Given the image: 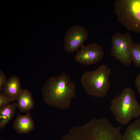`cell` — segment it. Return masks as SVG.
<instances>
[{
	"label": "cell",
	"instance_id": "cell-5",
	"mask_svg": "<svg viewBox=\"0 0 140 140\" xmlns=\"http://www.w3.org/2000/svg\"><path fill=\"white\" fill-rule=\"evenodd\" d=\"M89 123L90 140H120L122 127L114 125L107 118H94Z\"/></svg>",
	"mask_w": 140,
	"mask_h": 140
},
{
	"label": "cell",
	"instance_id": "cell-2",
	"mask_svg": "<svg viewBox=\"0 0 140 140\" xmlns=\"http://www.w3.org/2000/svg\"><path fill=\"white\" fill-rule=\"evenodd\" d=\"M110 109L117 122L122 125L129 123L133 118L140 116V104L131 88H124L110 103Z\"/></svg>",
	"mask_w": 140,
	"mask_h": 140
},
{
	"label": "cell",
	"instance_id": "cell-18",
	"mask_svg": "<svg viewBox=\"0 0 140 140\" xmlns=\"http://www.w3.org/2000/svg\"><path fill=\"white\" fill-rule=\"evenodd\" d=\"M3 140V139H2V140Z\"/></svg>",
	"mask_w": 140,
	"mask_h": 140
},
{
	"label": "cell",
	"instance_id": "cell-8",
	"mask_svg": "<svg viewBox=\"0 0 140 140\" xmlns=\"http://www.w3.org/2000/svg\"><path fill=\"white\" fill-rule=\"evenodd\" d=\"M104 51L102 47L95 43L82 46L75 55L74 59L81 64L90 65L99 62L103 58Z\"/></svg>",
	"mask_w": 140,
	"mask_h": 140
},
{
	"label": "cell",
	"instance_id": "cell-1",
	"mask_svg": "<svg viewBox=\"0 0 140 140\" xmlns=\"http://www.w3.org/2000/svg\"><path fill=\"white\" fill-rule=\"evenodd\" d=\"M75 83L70 76L62 73L48 78L41 87L44 102L48 105L63 109L69 107L75 97Z\"/></svg>",
	"mask_w": 140,
	"mask_h": 140
},
{
	"label": "cell",
	"instance_id": "cell-4",
	"mask_svg": "<svg viewBox=\"0 0 140 140\" xmlns=\"http://www.w3.org/2000/svg\"><path fill=\"white\" fill-rule=\"evenodd\" d=\"M115 12L118 21L128 30L140 33V0H116Z\"/></svg>",
	"mask_w": 140,
	"mask_h": 140
},
{
	"label": "cell",
	"instance_id": "cell-14",
	"mask_svg": "<svg viewBox=\"0 0 140 140\" xmlns=\"http://www.w3.org/2000/svg\"><path fill=\"white\" fill-rule=\"evenodd\" d=\"M130 53L132 61L136 66L140 67V43L132 44Z\"/></svg>",
	"mask_w": 140,
	"mask_h": 140
},
{
	"label": "cell",
	"instance_id": "cell-9",
	"mask_svg": "<svg viewBox=\"0 0 140 140\" xmlns=\"http://www.w3.org/2000/svg\"><path fill=\"white\" fill-rule=\"evenodd\" d=\"M13 128L19 134H27L34 130V122L30 113L17 115L14 121Z\"/></svg>",
	"mask_w": 140,
	"mask_h": 140
},
{
	"label": "cell",
	"instance_id": "cell-13",
	"mask_svg": "<svg viewBox=\"0 0 140 140\" xmlns=\"http://www.w3.org/2000/svg\"><path fill=\"white\" fill-rule=\"evenodd\" d=\"M122 140H140V118L128 127Z\"/></svg>",
	"mask_w": 140,
	"mask_h": 140
},
{
	"label": "cell",
	"instance_id": "cell-15",
	"mask_svg": "<svg viewBox=\"0 0 140 140\" xmlns=\"http://www.w3.org/2000/svg\"><path fill=\"white\" fill-rule=\"evenodd\" d=\"M13 101L11 99L4 93H0V108L6 106Z\"/></svg>",
	"mask_w": 140,
	"mask_h": 140
},
{
	"label": "cell",
	"instance_id": "cell-16",
	"mask_svg": "<svg viewBox=\"0 0 140 140\" xmlns=\"http://www.w3.org/2000/svg\"><path fill=\"white\" fill-rule=\"evenodd\" d=\"M8 80L4 72L1 69L0 70V91L6 83Z\"/></svg>",
	"mask_w": 140,
	"mask_h": 140
},
{
	"label": "cell",
	"instance_id": "cell-6",
	"mask_svg": "<svg viewBox=\"0 0 140 140\" xmlns=\"http://www.w3.org/2000/svg\"><path fill=\"white\" fill-rule=\"evenodd\" d=\"M132 36L128 33H115L111 39L112 56L126 66L130 65L132 61L130 48L134 43Z\"/></svg>",
	"mask_w": 140,
	"mask_h": 140
},
{
	"label": "cell",
	"instance_id": "cell-10",
	"mask_svg": "<svg viewBox=\"0 0 140 140\" xmlns=\"http://www.w3.org/2000/svg\"><path fill=\"white\" fill-rule=\"evenodd\" d=\"M22 89L19 78L18 76L13 75L8 80L1 91H2L13 101L17 100Z\"/></svg>",
	"mask_w": 140,
	"mask_h": 140
},
{
	"label": "cell",
	"instance_id": "cell-17",
	"mask_svg": "<svg viewBox=\"0 0 140 140\" xmlns=\"http://www.w3.org/2000/svg\"><path fill=\"white\" fill-rule=\"evenodd\" d=\"M135 84L137 91L140 95V74H139L136 78Z\"/></svg>",
	"mask_w": 140,
	"mask_h": 140
},
{
	"label": "cell",
	"instance_id": "cell-12",
	"mask_svg": "<svg viewBox=\"0 0 140 140\" xmlns=\"http://www.w3.org/2000/svg\"><path fill=\"white\" fill-rule=\"evenodd\" d=\"M17 108V102H13L0 108V129L4 128L14 116Z\"/></svg>",
	"mask_w": 140,
	"mask_h": 140
},
{
	"label": "cell",
	"instance_id": "cell-7",
	"mask_svg": "<svg viewBox=\"0 0 140 140\" xmlns=\"http://www.w3.org/2000/svg\"><path fill=\"white\" fill-rule=\"evenodd\" d=\"M88 36V32L83 27L73 26L67 30L64 38V47L67 52L71 53L78 51L83 45Z\"/></svg>",
	"mask_w": 140,
	"mask_h": 140
},
{
	"label": "cell",
	"instance_id": "cell-3",
	"mask_svg": "<svg viewBox=\"0 0 140 140\" xmlns=\"http://www.w3.org/2000/svg\"><path fill=\"white\" fill-rule=\"evenodd\" d=\"M111 73L110 68L102 64L94 70L84 72L81 78V83L88 95L104 97L110 88L109 78Z\"/></svg>",
	"mask_w": 140,
	"mask_h": 140
},
{
	"label": "cell",
	"instance_id": "cell-11",
	"mask_svg": "<svg viewBox=\"0 0 140 140\" xmlns=\"http://www.w3.org/2000/svg\"><path fill=\"white\" fill-rule=\"evenodd\" d=\"M17 108L21 113H28L34 106L31 93L28 89H22L16 101Z\"/></svg>",
	"mask_w": 140,
	"mask_h": 140
}]
</instances>
